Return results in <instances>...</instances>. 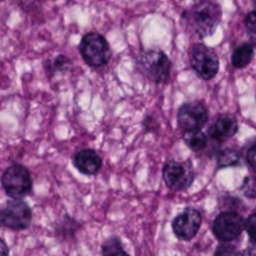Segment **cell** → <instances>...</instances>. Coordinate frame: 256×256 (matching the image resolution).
Instances as JSON below:
<instances>
[{
	"label": "cell",
	"mask_w": 256,
	"mask_h": 256,
	"mask_svg": "<svg viewBox=\"0 0 256 256\" xmlns=\"http://www.w3.org/2000/svg\"><path fill=\"white\" fill-rule=\"evenodd\" d=\"M186 14L189 27L201 38L213 34L221 19L220 7L210 0H199Z\"/></svg>",
	"instance_id": "1"
},
{
	"label": "cell",
	"mask_w": 256,
	"mask_h": 256,
	"mask_svg": "<svg viewBox=\"0 0 256 256\" xmlns=\"http://www.w3.org/2000/svg\"><path fill=\"white\" fill-rule=\"evenodd\" d=\"M5 193L13 199H22L32 190V179L29 170L22 164H12L6 168L1 177Z\"/></svg>",
	"instance_id": "2"
},
{
	"label": "cell",
	"mask_w": 256,
	"mask_h": 256,
	"mask_svg": "<svg viewBox=\"0 0 256 256\" xmlns=\"http://www.w3.org/2000/svg\"><path fill=\"white\" fill-rule=\"evenodd\" d=\"M137 66L140 72L150 81L161 83L169 76L171 62L162 51L148 50L139 56Z\"/></svg>",
	"instance_id": "3"
},
{
	"label": "cell",
	"mask_w": 256,
	"mask_h": 256,
	"mask_svg": "<svg viewBox=\"0 0 256 256\" xmlns=\"http://www.w3.org/2000/svg\"><path fill=\"white\" fill-rule=\"evenodd\" d=\"M79 50L84 61L94 67L103 66L111 57V50L106 39L96 32H90L83 36Z\"/></svg>",
	"instance_id": "4"
},
{
	"label": "cell",
	"mask_w": 256,
	"mask_h": 256,
	"mask_svg": "<svg viewBox=\"0 0 256 256\" xmlns=\"http://www.w3.org/2000/svg\"><path fill=\"white\" fill-rule=\"evenodd\" d=\"M32 218V211L28 204L21 199L9 200L0 209V226L12 230L26 229Z\"/></svg>",
	"instance_id": "5"
},
{
	"label": "cell",
	"mask_w": 256,
	"mask_h": 256,
	"mask_svg": "<svg viewBox=\"0 0 256 256\" xmlns=\"http://www.w3.org/2000/svg\"><path fill=\"white\" fill-rule=\"evenodd\" d=\"M190 64L196 74L204 80L212 79L219 69L217 55L211 48L204 44H196L193 46Z\"/></svg>",
	"instance_id": "6"
},
{
	"label": "cell",
	"mask_w": 256,
	"mask_h": 256,
	"mask_svg": "<svg viewBox=\"0 0 256 256\" xmlns=\"http://www.w3.org/2000/svg\"><path fill=\"white\" fill-rule=\"evenodd\" d=\"M163 179L171 190H183L189 187L194 179L193 167L189 161H169L163 168Z\"/></svg>",
	"instance_id": "7"
},
{
	"label": "cell",
	"mask_w": 256,
	"mask_h": 256,
	"mask_svg": "<svg viewBox=\"0 0 256 256\" xmlns=\"http://www.w3.org/2000/svg\"><path fill=\"white\" fill-rule=\"evenodd\" d=\"M243 218L234 211L220 213L213 223V232L215 236L222 241L236 239L243 231Z\"/></svg>",
	"instance_id": "8"
},
{
	"label": "cell",
	"mask_w": 256,
	"mask_h": 256,
	"mask_svg": "<svg viewBox=\"0 0 256 256\" xmlns=\"http://www.w3.org/2000/svg\"><path fill=\"white\" fill-rule=\"evenodd\" d=\"M177 120L178 125L185 131L200 130L208 120V112L201 103H185L178 111Z\"/></svg>",
	"instance_id": "9"
},
{
	"label": "cell",
	"mask_w": 256,
	"mask_h": 256,
	"mask_svg": "<svg viewBox=\"0 0 256 256\" xmlns=\"http://www.w3.org/2000/svg\"><path fill=\"white\" fill-rule=\"evenodd\" d=\"M201 225V215L194 208H186L177 215L173 222V232L181 240H190L198 232Z\"/></svg>",
	"instance_id": "10"
},
{
	"label": "cell",
	"mask_w": 256,
	"mask_h": 256,
	"mask_svg": "<svg viewBox=\"0 0 256 256\" xmlns=\"http://www.w3.org/2000/svg\"><path fill=\"white\" fill-rule=\"evenodd\" d=\"M73 164L81 173L85 175H94L100 170L102 160L94 150L83 149L74 155Z\"/></svg>",
	"instance_id": "11"
},
{
	"label": "cell",
	"mask_w": 256,
	"mask_h": 256,
	"mask_svg": "<svg viewBox=\"0 0 256 256\" xmlns=\"http://www.w3.org/2000/svg\"><path fill=\"white\" fill-rule=\"evenodd\" d=\"M238 130V123L232 115L220 116L209 128V134L212 138L223 141L232 137Z\"/></svg>",
	"instance_id": "12"
},
{
	"label": "cell",
	"mask_w": 256,
	"mask_h": 256,
	"mask_svg": "<svg viewBox=\"0 0 256 256\" xmlns=\"http://www.w3.org/2000/svg\"><path fill=\"white\" fill-rule=\"evenodd\" d=\"M253 46L251 44H242L237 47L232 54V64L235 68H243L247 66L253 57Z\"/></svg>",
	"instance_id": "13"
},
{
	"label": "cell",
	"mask_w": 256,
	"mask_h": 256,
	"mask_svg": "<svg viewBox=\"0 0 256 256\" xmlns=\"http://www.w3.org/2000/svg\"><path fill=\"white\" fill-rule=\"evenodd\" d=\"M184 141L186 142L188 147L193 151H200L206 146L207 138L202 131L191 130L185 132Z\"/></svg>",
	"instance_id": "14"
},
{
	"label": "cell",
	"mask_w": 256,
	"mask_h": 256,
	"mask_svg": "<svg viewBox=\"0 0 256 256\" xmlns=\"http://www.w3.org/2000/svg\"><path fill=\"white\" fill-rule=\"evenodd\" d=\"M103 255H117V254H126L123 250L122 245L118 238H110L108 239L102 246Z\"/></svg>",
	"instance_id": "15"
},
{
	"label": "cell",
	"mask_w": 256,
	"mask_h": 256,
	"mask_svg": "<svg viewBox=\"0 0 256 256\" xmlns=\"http://www.w3.org/2000/svg\"><path fill=\"white\" fill-rule=\"evenodd\" d=\"M239 160V154L233 149H226L221 151L218 156V165L221 167L232 166Z\"/></svg>",
	"instance_id": "16"
},
{
	"label": "cell",
	"mask_w": 256,
	"mask_h": 256,
	"mask_svg": "<svg viewBox=\"0 0 256 256\" xmlns=\"http://www.w3.org/2000/svg\"><path fill=\"white\" fill-rule=\"evenodd\" d=\"M242 190L246 197L256 198V178L252 176L246 177L242 184Z\"/></svg>",
	"instance_id": "17"
},
{
	"label": "cell",
	"mask_w": 256,
	"mask_h": 256,
	"mask_svg": "<svg viewBox=\"0 0 256 256\" xmlns=\"http://www.w3.org/2000/svg\"><path fill=\"white\" fill-rule=\"evenodd\" d=\"M245 25L250 37L256 41V10L250 12L246 16Z\"/></svg>",
	"instance_id": "18"
},
{
	"label": "cell",
	"mask_w": 256,
	"mask_h": 256,
	"mask_svg": "<svg viewBox=\"0 0 256 256\" xmlns=\"http://www.w3.org/2000/svg\"><path fill=\"white\" fill-rule=\"evenodd\" d=\"M244 227H245L249 237L253 240H256V212L251 214L247 218V220L244 224Z\"/></svg>",
	"instance_id": "19"
},
{
	"label": "cell",
	"mask_w": 256,
	"mask_h": 256,
	"mask_svg": "<svg viewBox=\"0 0 256 256\" xmlns=\"http://www.w3.org/2000/svg\"><path fill=\"white\" fill-rule=\"evenodd\" d=\"M69 65H70L69 59L64 55H59L53 60V62L49 66L52 68H56V70H58V69L62 70V69L68 68Z\"/></svg>",
	"instance_id": "20"
},
{
	"label": "cell",
	"mask_w": 256,
	"mask_h": 256,
	"mask_svg": "<svg viewBox=\"0 0 256 256\" xmlns=\"http://www.w3.org/2000/svg\"><path fill=\"white\" fill-rule=\"evenodd\" d=\"M247 162L256 171V142L249 148L247 152Z\"/></svg>",
	"instance_id": "21"
},
{
	"label": "cell",
	"mask_w": 256,
	"mask_h": 256,
	"mask_svg": "<svg viewBox=\"0 0 256 256\" xmlns=\"http://www.w3.org/2000/svg\"><path fill=\"white\" fill-rule=\"evenodd\" d=\"M9 254V247L6 242L0 238V255H8Z\"/></svg>",
	"instance_id": "22"
}]
</instances>
